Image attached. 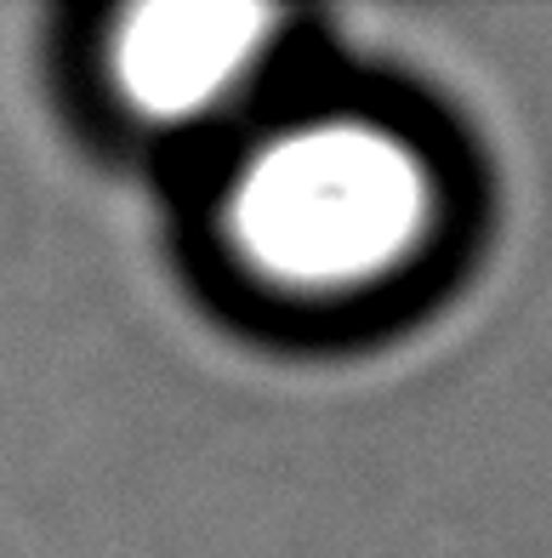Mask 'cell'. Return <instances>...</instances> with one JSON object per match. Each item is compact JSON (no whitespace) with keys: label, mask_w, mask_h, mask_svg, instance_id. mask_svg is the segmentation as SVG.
I'll return each instance as SVG.
<instances>
[{"label":"cell","mask_w":552,"mask_h":558,"mask_svg":"<svg viewBox=\"0 0 552 558\" xmlns=\"http://www.w3.org/2000/svg\"><path fill=\"white\" fill-rule=\"evenodd\" d=\"M433 222L421 155L376 120H308L268 137L222 199V234L268 291L331 302L376 291Z\"/></svg>","instance_id":"cell-1"},{"label":"cell","mask_w":552,"mask_h":558,"mask_svg":"<svg viewBox=\"0 0 552 558\" xmlns=\"http://www.w3.org/2000/svg\"><path fill=\"white\" fill-rule=\"evenodd\" d=\"M273 17L222 0L137 7L114 35V86L148 120H188L222 104L262 58Z\"/></svg>","instance_id":"cell-2"}]
</instances>
